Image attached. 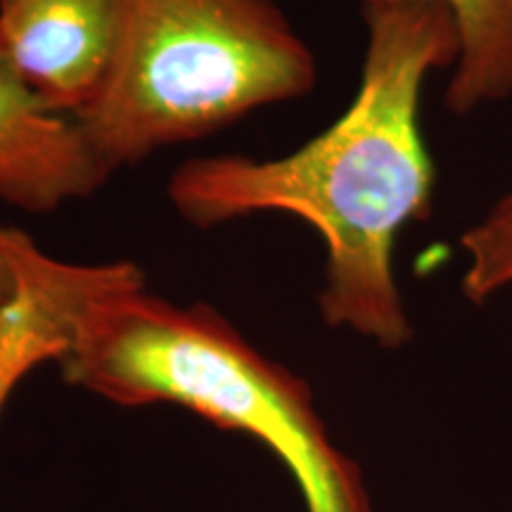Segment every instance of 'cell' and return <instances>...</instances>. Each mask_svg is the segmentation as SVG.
Segmentation results:
<instances>
[{"label":"cell","instance_id":"obj_5","mask_svg":"<svg viewBox=\"0 0 512 512\" xmlns=\"http://www.w3.org/2000/svg\"><path fill=\"white\" fill-rule=\"evenodd\" d=\"M107 176L81 126L48 107L0 53V200L50 211L91 195Z\"/></svg>","mask_w":512,"mask_h":512},{"label":"cell","instance_id":"obj_7","mask_svg":"<svg viewBox=\"0 0 512 512\" xmlns=\"http://www.w3.org/2000/svg\"><path fill=\"white\" fill-rule=\"evenodd\" d=\"M467 271L463 292L470 302L482 304L503 287L512 285V190L463 235Z\"/></svg>","mask_w":512,"mask_h":512},{"label":"cell","instance_id":"obj_8","mask_svg":"<svg viewBox=\"0 0 512 512\" xmlns=\"http://www.w3.org/2000/svg\"><path fill=\"white\" fill-rule=\"evenodd\" d=\"M12 294H15V273H12L3 252H0V311L10 304Z\"/></svg>","mask_w":512,"mask_h":512},{"label":"cell","instance_id":"obj_6","mask_svg":"<svg viewBox=\"0 0 512 512\" xmlns=\"http://www.w3.org/2000/svg\"><path fill=\"white\" fill-rule=\"evenodd\" d=\"M380 3H437L451 12L460 34L456 74L446 107L456 114L512 95V0H361Z\"/></svg>","mask_w":512,"mask_h":512},{"label":"cell","instance_id":"obj_1","mask_svg":"<svg viewBox=\"0 0 512 512\" xmlns=\"http://www.w3.org/2000/svg\"><path fill=\"white\" fill-rule=\"evenodd\" d=\"M368 50L349 110L292 155L190 159L169 200L209 228L259 211L311 223L328 249L320 311L332 328L396 349L413 330L394 278V245L408 221L432 214L434 166L420 136V91L432 69L458 62L456 19L437 3L366 5Z\"/></svg>","mask_w":512,"mask_h":512},{"label":"cell","instance_id":"obj_2","mask_svg":"<svg viewBox=\"0 0 512 512\" xmlns=\"http://www.w3.org/2000/svg\"><path fill=\"white\" fill-rule=\"evenodd\" d=\"M27 264L60 320L57 363L69 382L121 406L178 403L249 434L283 460L309 512H373L361 472L330 441L311 389L219 313L147 292L143 273L126 261L62 264L31 245Z\"/></svg>","mask_w":512,"mask_h":512},{"label":"cell","instance_id":"obj_4","mask_svg":"<svg viewBox=\"0 0 512 512\" xmlns=\"http://www.w3.org/2000/svg\"><path fill=\"white\" fill-rule=\"evenodd\" d=\"M126 0H0V53L60 114L81 117L117 64Z\"/></svg>","mask_w":512,"mask_h":512},{"label":"cell","instance_id":"obj_9","mask_svg":"<svg viewBox=\"0 0 512 512\" xmlns=\"http://www.w3.org/2000/svg\"><path fill=\"white\" fill-rule=\"evenodd\" d=\"M12 389H15V382H12L10 377L5 375L3 363H0V408H3V403L8 401V396H10Z\"/></svg>","mask_w":512,"mask_h":512},{"label":"cell","instance_id":"obj_3","mask_svg":"<svg viewBox=\"0 0 512 512\" xmlns=\"http://www.w3.org/2000/svg\"><path fill=\"white\" fill-rule=\"evenodd\" d=\"M313 83L316 60L273 0H126L112 79L74 121L112 174Z\"/></svg>","mask_w":512,"mask_h":512}]
</instances>
